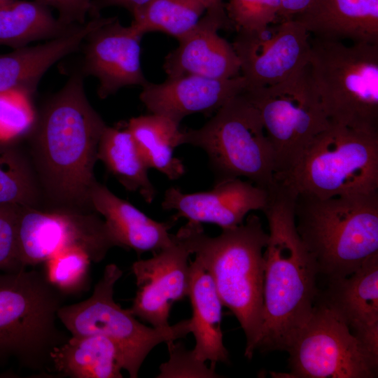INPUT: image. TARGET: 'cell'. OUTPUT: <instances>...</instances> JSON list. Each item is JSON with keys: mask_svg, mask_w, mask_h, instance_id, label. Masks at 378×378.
I'll list each match as a JSON object with an SVG mask.
<instances>
[{"mask_svg": "<svg viewBox=\"0 0 378 378\" xmlns=\"http://www.w3.org/2000/svg\"><path fill=\"white\" fill-rule=\"evenodd\" d=\"M309 67L331 123L378 132V43L314 37Z\"/></svg>", "mask_w": 378, "mask_h": 378, "instance_id": "cell-6", "label": "cell"}, {"mask_svg": "<svg viewBox=\"0 0 378 378\" xmlns=\"http://www.w3.org/2000/svg\"><path fill=\"white\" fill-rule=\"evenodd\" d=\"M97 159L126 190L138 192L147 203L154 200L157 192L148 177L149 166L127 127H106Z\"/></svg>", "mask_w": 378, "mask_h": 378, "instance_id": "cell-25", "label": "cell"}, {"mask_svg": "<svg viewBox=\"0 0 378 378\" xmlns=\"http://www.w3.org/2000/svg\"><path fill=\"white\" fill-rule=\"evenodd\" d=\"M179 230L211 276L223 305L238 320L246 337L244 356L251 359L262 325L263 253L268 239L260 218L251 214L241 225L222 230L214 237L197 222L188 220Z\"/></svg>", "mask_w": 378, "mask_h": 378, "instance_id": "cell-3", "label": "cell"}, {"mask_svg": "<svg viewBox=\"0 0 378 378\" xmlns=\"http://www.w3.org/2000/svg\"><path fill=\"white\" fill-rule=\"evenodd\" d=\"M179 144L202 148L217 181L245 177L272 190L276 162L259 112L244 92L222 106L202 127L181 132Z\"/></svg>", "mask_w": 378, "mask_h": 378, "instance_id": "cell-8", "label": "cell"}, {"mask_svg": "<svg viewBox=\"0 0 378 378\" xmlns=\"http://www.w3.org/2000/svg\"><path fill=\"white\" fill-rule=\"evenodd\" d=\"M276 182L321 198L378 191V132L332 123Z\"/></svg>", "mask_w": 378, "mask_h": 378, "instance_id": "cell-7", "label": "cell"}, {"mask_svg": "<svg viewBox=\"0 0 378 378\" xmlns=\"http://www.w3.org/2000/svg\"><path fill=\"white\" fill-rule=\"evenodd\" d=\"M91 262L84 249L69 248L44 262V275L48 281L62 293L76 294L85 290L88 286Z\"/></svg>", "mask_w": 378, "mask_h": 378, "instance_id": "cell-30", "label": "cell"}, {"mask_svg": "<svg viewBox=\"0 0 378 378\" xmlns=\"http://www.w3.org/2000/svg\"><path fill=\"white\" fill-rule=\"evenodd\" d=\"M53 8L57 19L64 24L72 27L85 24L88 14L92 13L94 0H36Z\"/></svg>", "mask_w": 378, "mask_h": 378, "instance_id": "cell-35", "label": "cell"}, {"mask_svg": "<svg viewBox=\"0 0 378 378\" xmlns=\"http://www.w3.org/2000/svg\"><path fill=\"white\" fill-rule=\"evenodd\" d=\"M0 94V142L11 143L31 132L36 118L27 94Z\"/></svg>", "mask_w": 378, "mask_h": 378, "instance_id": "cell-32", "label": "cell"}, {"mask_svg": "<svg viewBox=\"0 0 378 378\" xmlns=\"http://www.w3.org/2000/svg\"><path fill=\"white\" fill-rule=\"evenodd\" d=\"M142 36L132 25L123 26L116 17H111L84 40L81 74L99 80L101 99L123 87L147 83L140 62Z\"/></svg>", "mask_w": 378, "mask_h": 378, "instance_id": "cell-15", "label": "cell"}, {"mask_svg": "<svg viewBox=\"0 0 378 378\" xmlns=\"http://www.w3.org/2000/svg\"><path fill=\"white\" fill-rule=\"evenodd\" d=\"M169 360L160 365L158 378H216L220 377L215 370L205 362L195 358L191 350H187L181 342L167 343Z\"/></svg>", "mask_w": 378, "mask_h": 378, "instance_id": "cell-33", "label": "cell"}, {"mask_svg": "<svg viewBox=\"0 0 378 378\" xmlns=\"http://www.w3.org/2000/svg\"><path fill=\"white\" fill-rule=\"evenodd\" d=\"M205 11L199 0H150L132 13L130 25L141 35L161 31L178 40L195 27Z\"/></svg>", "mask_w": 378, "mask_h": 378, "instance_id": "cell-28", "label": "cell"}, {"mask_svg": "<svg viewBox=\"0 0 378 378\" xmlns=\"http://www.w3.org/2000/svg\"><path fill=\"white\" fill-rule=\"evenodd\" d=\"M52 370L71 378H121L116 344L99 335H71L52 354Z\"/></svg>", "mask_w": 378, "mask_h": 378, "instance_id": "cell-24", "label": "cell"}, {"mask_svg": "<svg viewBox=\"0 0 378 378\" xmlns=\"http://www.w3.org/2000/svg\"><path fill=\"white\" fill-rule=\"evenodd\" d=\"M293 19L316 38L378 43V0H313Z\"/></svg>", "mask_w": 378, "mask_h": 378, "instance_id": "cell-22", "label": "cell"}, {"mask_svg": "<svg viewBox=\"0 0 378 378\" xmlns=\"http://www.w3.org/2000/svg\"><path fill=\"white\" fill-rule=\"evenodd\" d=\"M122 275L115 264L107 265L102 276L86 300L62 305L58 319L73 336L99 335L111 340L122 359V369L136 378L146 358L161 343L186 337L190 333V318L158 328L147 326L114 299V287Z\"/></svg>", "mask_w": 378, "mask_h": 378, "instance_id": "cell-9", "label": "cell"}, {"mask_svg": "<svg viewBox=\"0 0 378 378\" xmlns=\"http://www.w3.org/2000/svg\"><path fill=\"white\" fill-rule=\"evenodd\" d=\"M38 190L31 168L11 143L0 142V204L34 207Z\"/></svg>", "mask_w": 378, "mask_h": 378, "instance_id": "cell-29", "label": "cell"}, {"mask_svg": "<svg viewBox=\"0 0 378 378\" xmlns=\"http://www.w3.org/2000/svg\"><path fill=\"white\" fill-rule=\"evenodd\" d=\"M83 78L78 72L71 76L49 99L31 130L34 156L48 195L76 210L90 206L98 145L107 126L87 99Z\"/></svg>", "mask_w": 378, "mask_h": 378, "instance_id": "cell-2", "label": "cell"}, {"mask_svg": "<svg viewBox=\"0 0 378 378\" xmlns=\"http://www.w3.org/2000/svg\"><path fill=\"white\" fill-rule=\"evenodd\" d=\"M150 0H94L91 15H99L100 9L107 6H120L128 10L131 13L144 6Z\"/></svg>", "mask_w": 378, "mask_h": 378, "instance_id": "cell-36", "label": "cell"}, {"mask_svg": "<svg viewBox=\"0 0 378 378\" xmlns=\"http://www.w3.org/2000/svg\"><path fill=\"white\" fill-rule=\"evenodd\" d=\"M174 235L171 245L132 266L137 290L128 309L154 328L169 326L173 304L188 295L192 253L181 232L178 230Z\"/></svg>", "mask_w": 378, "mask_h": 378, "instance_id": "cell-14", "label": "cell"}, {"mask_svg": "<svg viewBox=\"0 0 378 378\" xmlns=\"http://www.w3.org/2000/svg\"><path fill=\"white\" fill-rule=\"evenodd\" d=\"M63 295L36 270L0 271V360L52 369V353L69 338L57 326Z\"/></svg>", "mask_w": 378, "mask_h": 378, "instance_id": "cell-5", "label": "cell"}, {"mask_svg": "<svg viewBox=\"0 0 378 378\" xmlns=\"http://www.w3.org/2000/svg\"><path fill=\"white\" fill-rule=\"evenodd\" d=\"M271 190L240 178L217 181L205 192L186 193L171 187L164 192L162 208L175 211L174 218L189 221L218 225L222 230L243 223L253 211H263L270 200Z\"/></svg>", "mask_w": 378, "mask_h": 378, "instance_id": "cell-16", "label": "cell"}, {"mask_svg": "<svg viewBox=\"0 0 378 378\" xmlns=\"http://www.w3.org/2000/svg\"><path fill=\"white\" fill-rule=\"evenodd\" d=\"M127 128L150 169L159 171L170 180L183 176L185 167L174 156V149L180 146L179 124L163 115L150 113L131 118Z\"/></svg>", "mask_w": 378, "mask_h": 378, "instance_id": "cell-27", "label": "cell"}, {"mask_svg": "<svg viewBox=\"0 0 378 378\" xmlns=\"http://www.w3.org/2000/svg\"><path fill=\"white\" fill-rule=\"evenodd\" d=\"M295 195L297 230L319 274L328 280L347 276L378 253V191Z\"/></svg>", "mask_w": 378, "mask_h": 378, "instance_id": "cell-4", "label": "cell"}, {"mask_svg": "<svg viewBox=\"0 0 378 378\" xmlns=\"http://www.w3.org/2000/svg\"><path fill=\"white\" fill-rule=\"evenodd\" d=\"M290 378H374L378 359L367 351L344 319L321 297L290 349Z\"/></svg>", "mask_w": 378, "mask_h": 378, "instance_id": "cell-11", "label": "cell"}, {"mask_svg": "<svg viewBox=\"0 0 378 378\" xmlns=\"http://www.w3.org/2000/svg\"><path fill=\"white\" fill-rule=\"evenodd\" d=\"M281 0H229L227 17L237 31L258 30L279 22Z\"/></svg>", "mask_w": 378, "mask_h": 378, "instance_id": "cell-31", "label": "cell"}, {"mask_svg": "<svg viewBox=\"0 0 378 378\" xmlns=\"http://www.w3.org/2000/svg\"><path fill=\"white\" fill-rule=\"evenodd\" d=\"M205 7L206 12L214 14L230 23L222 0H199Z\"/></svg>", "mask_w": 378, "mask_h": 378, "instance_id": "cell-38", "label": "cell"}, {"mask_svg": "<svg viewBox=\"0 0 378 378\" xmlns=\"http://www.w3.org/2000/svg\"><path fill=\"white\" fill-rule=\"evenodd\" d=\"M328 281L320 297L378 359V253L349 276Z\"/></svg>", "mask_w": 378, "mask_h": 378, "instance_id": "cell-19", "label": "cell"}, {"mask_svg": "<svg viewBox=\"0 0 378 378\" xmlns=\"http://www.w3.org/2000/svg\"><path fill=\"white\" fill-rule=\"evenodd\" d=\"M90 206L104 218L118 246L132 248L138 254L156 253L171 245L174 235L169 230L176 222H158L96 181L89 195Z\"/></svg>", "mask_w": 378, "mask_h": 378, "instance_id": "cell-21", "label": "cell"}, {"mask_svg": "<svg viewBox=\"0 0 378 378\" xmlns=\"http://www.w3.org/2000/svg\"><path fill=\"white\" fill-rule=\"evenodd\" d=\"M281 8L279 15V21L293 19L304 12L313 0H281Z\"/></svg>", "mask_w": 378, "mask_h": 378, "instance_id": "cell-37", "label": "cell"}, {"mask_svg": "<svg viewBox=\"0 0 378 378\" xmlns=\"http://www.w3.org/2000/svg\"><path fill=\"white\" fill-rule=\"evenodd\" d=\"M20 206L0 204V271H17L24 267L19 258L17 227Z\"/></svg>", "mask_w": 378, "mask_h": 378, "instance_id": "cell-34", "label": "cell"}, {"mask_svg": "<svg viewBox=\"0 0 378 378\" xmlns=\"http://www.w3.org/2000/svg\"><path fill=\"white\" fill-rule=\"evenodd\" d=\"M11 0H0V6Z\"/></svg>", "mask_w": 378, "mask_h": 378, "instance_id": "cell-39", "label": "cell"}, {"mask_svg": "<svg viewBox=\"0 0 378 378\" xmlns=\"http://www.w3.org/2000/svg\"><path fill=\"white\" fill-rule=\"evenodd\" d=\"M295 195L277 183L262 211L269 232L264 250L262 325L257 350L290 349L319 297V274L297 230Z\"/></svg>", "mask_w": 378, "mask_h": 378, "instance_id": "cell-1", "label": "cell"}, {"mask_svg": "<svg viewBox=\"0 0 378 378\" xmlns=\"http://www.w3.org/2000/svg\"><path fill=\"white\" fill-rule=\"evenodd\" d=\"M20 260L27 267L45 262L72 247L84 249L98 263L118 244L104 220L80 210L41 211L20 206L17 227Z\"/></svg>", "mask_w": 378, "mask_h": 378, "instance_id": "cell-12", "label": "cell"}, {"mask_svg": "<svg viewBox=\"0 0 378 378\" xmlns=\"http://www.w3.org/2000/svg\"><path fill=\"white\" fill-rule=\"evenodd\" d=\"M142 88L139 98L150 113L180 124L192 113L216 112L230 99L244 92L247 83L241 75L227 79L186 75L168 78L159 84L148 81Z\"/></svg>", "mask_w": 378, "mask_h": 378, "instance_id": "cell-17", "label": "cell"}, {"mask_svg": "<svg viewBox=\"0 0 378 378\" xmlns=\"http://www.w3.org/2000/svg\"><path fill=\"white\" fill-rule=\"evenodd\" d=\"M187 296L192 310L190 327L195 340L193 355L202 362L210 361L214 370L217 363H229L221 330L223 304L211 276L195 259L190 262Z\"/></svg>", "mask_w": 378, "mask_h": 378, "instance_id": "cell-23", "label": "cell"}, {"mask_svg": "<svg viewBox=\"0 0 378 378\" xmlns=\"http://www.w3.org/2000/svg\"><path fill=\"white\" fill-rule=\"evenodd\" d=\"M272 146L276 181L287 174L331 122L311 79L309 65L280 83L245 90Z\"/></svg>", "mask_w": 378, "mask_h": 378, "instance_id": "cell-10", "label": "cell"}, {"mask_svg": "<svg viewBox=\"0 0 378 378\" xmlns=\"http://www.w3.org/2000/svg\"><path fill=\"white\" fill-rule=\"evenodd\" d=\"M74 27L62 23L50 8L36 0H11L0 6V46L22 48L33 41L57 38Z\"/></svg>", "mask_w": 378, "mask_h": 378, "instance_id": "cell-26", "label": "cell"}, {"mask_svg": "<svg viewBox=\"0 0 378 378\" xmlns=\"http://www.w3.org/2000/svg\"><path fill=\"white\" fill-rule=\"evenodd\" d=\"M309 33L298 21H279L258 30H240L232 43L246 90L280 83L309 65Z\"/></svg>", "mask_w": 378, "mask_h": 378, "instance_id": "cell-13", "label": "cell"}, {"mask_svg": "<svg viewBox=\"0 0 378 378\" xmlns=\"http://www.w3.org/2000/svg\"><path fill=\"white\" fill-rule=\"evenodd\" d=\"M106 18L93 17L64 34L34 46H24L0 55V94L34 92L48 69L66 55L77 51L87 36Z\"/></svg>", "mask_w": 378, "mask_h": 378, "instance_id": "cell-20", "label": "cell"}, {"mask_svg": "<svg viewBox=\"0 0 378 378\" xmlns=\"http://www.w3.org/2000/svg\"><path fill=\"white\" fill-rule=\"evenodd\" d=\"M230 23L206 12L195 27L178 39V46L164 59L163 68L168 78L186 75L214 79L239 76L240 64L232 47L218 34Z\"/></svg>", "mask_w": 378, "mask_h": 378, "instance_id": "cell-18", "label": "cell"}]
</instances>
